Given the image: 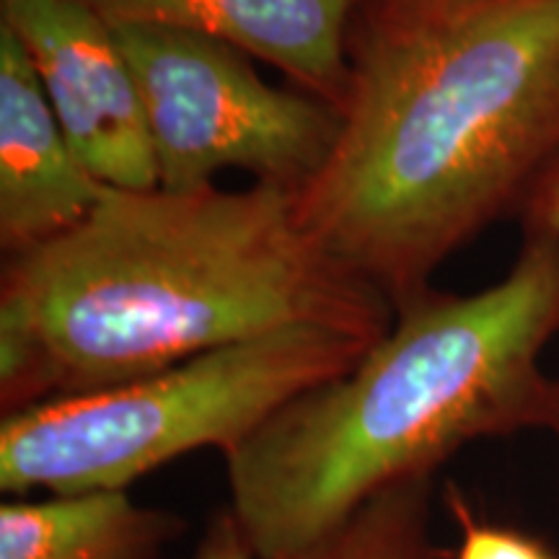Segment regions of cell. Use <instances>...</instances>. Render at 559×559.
Instances as JSON below:
<instances>
[{
  "label": "cell",
  "instance_id": "obj_1",
  "mask_svg": "<svg viewBox=\"0 0 559 559\" xmlns=\"http://www.w3.org/2000/svg\"><path fill=\"white\" fill-rule=\"evenodd\" d=\"M394 306L334 260L298 192L115 190L0 272V412L145 379L317 324L381 340Z\"/></svg>",
  "mask_w": 559,
  "mask_h": 559
},
{
  "label": "cell",
  "instance_id": "obj_2",
  "mask_svg": "<svg viewBox=\"0 0 559 559\" xmlns=\"http://www.w3.org/2000/svg\"><path fill=\"white\" fill-rule=\"evenodd\" d=\"M332 156L298 192L313 239L394 306L521 202L559 151V0L370 11Z\"/></svg>",
  "mask_w": 559,
  "mask_h": 559
},
{
  "label": "cell",
  "instance_id": "obj_3",
  "mask_svg": "<svg viewBox=\"0 0 559 559\" xmlns=\"http://www.w3.org/2000/svg\"><path fill=\"white\" fill-rule=\"evenodd\" d=\"M559 334V236H526L485 290L428 288L345 373L285 404L226 453L228 508L257 559L321 539L383 489L464 445L544 430Z\"/></svg>",
  "mask_w": 559,
  "mask_h": 559
},
{
  "label": "cell",
  "instance_id": "obj_4",
  "mask_svg": "<svg viewBox=\"0 0 559 559\" xmlns=\"http://www.w3.org/2000/svg\"><path fill=\"white\" fill-rule=\"evenodd\" d=\"M373 342L334 326H288L122 386L11 412L0 419V489L11 498L128 489L187 453L226 456Z\"/></svg>",
  "mask_w": 559,
  "mask_h": 559
},
{
  "label": "cell",
  "instance_id": "obj_5",
  "mask_svg": "<svg viewBox=\"0 0 559 559\" xmlns=\"http://www.w3.org/2000/svg\"><path fill=\"white\" fill-rule=\"evenodd\" d=\"M135 73L158 187L200 190L241 169L257 185L300 192L324 169L340 109L257 75L247 52L160 24H111Z\"/></svg>",
  "mask_w": 559,
  "mask_h": 559
},
{
  "label": "cell",
  "instance_id": "obj_6",
  "mask_svg": "<svg viewBox=\"0 0 559 559\" xmlns=\"http://www.w3.org/2000/svg\"><path fill=\"white\" fill-rule=\"evenodd\" d=\"M83 166L115 190L158 187L143 96L107 19L81 0H3Z\"/></svg>",
  "mask_w": 559,
  "mask_h": 559
},
{
  "label": "cell",
  "instance_id": "obj_7",
  "mask_svg": "<svg viewBox=\"0 0 559 559\" xmlns=\"http://www.w3.org/2000/svg\"><path fill=\"white\" fill-rule=\"evenodd\" d=\"M104 192L62 130L21 39L0 21V249L21 254L86 218Z\"/></svg>",
  "mask_w": 559,
  "mask_h": 559
},
{
  "label": "cell",
  "instance_id": "obj_8",
  "mask_svg": "<svg viewBox=\"0 0 559 559\" xmlns=\"http://www.w3.org/2000/svg\"><path fill=\"white\" fill-rule=\"evenodd\" d=\"M109 24H160L226 41L342 109L360 0H81Z\"/></svg>",
  "mask_w": 559,
  "mask_h": 559
},
{
  "label": "cell",
  "instance_id": "obj_9",
  "mask_svg": "<svg viewBox=\"0 0 559 559\" xmlns=\"http://www.w3.org/2000/svg\"><path fill=\"white\" fill-rule=\"evenodd\" d=\"M185 531L179 513L140 506L128 489L9 498L0 559H158Z\"/></svg>",
  "mask_w": 559,
  "mask_h": 559
},
{
  "label": "cell",
  "instance_id": "obj_10",
  "mask_svg": "<svg viewBox=\"0 0 559 559\" xmlns=\"http://www.w3.org/2000/svg\"><path fill=\"white\" fill-rule=\"evenodd\" d=\"M432 485L409 479L383 489L321 539L277 559H451L432 534Z\"/></svg>",
  "mask_w": 559,
  "mask_h": 559
},
{
  "label": "cell",
  "instance_id": "obj_11",
  "mask_svg": "<svg viewBox=\"0 0 559 559\" xmlns=\"http://www.w3.org/2000/svg\"><path fill=\"white\" fill-rule=\"evenodd\" d=\"M445 508L459 531L451 559H559V551L542 536L510 523L481 519L459 487L449 485Z\"/></svg>",
  "mask_w": 559,
  "mask_h": 559
},
{
  "label": "cell",
  "instance_id": "obj_12",
  "mask_svg": "<svg viewBox=\"0 0 559 559\" xmlns=\"http://www.w3.org/2000/svg\"><path fill=\"white\" fill-rule=\"evenodd\" d=\"M523 236H559V151L519 207Z\"/></svg>",
  "mask_w": 559,
  "mask_h": 559
},
{
  "label": "cell",
  "instance_id": "obj_13",
  "mask_svg": "<svg viewBox=\"0 0 559 559\" xmlns=\"http://www.w3.org/2000/svg\"><path fill=\"white\" fill-rule=\"evenodd\" d=\"M190 559H257L230 508H221L202 531Z\"/></svg>",
  "mask_w": 559,
  "mask_h": 559
},
{
  "label": "cell",
  "instance_id": "obj_14",
  "mask_svg": "<svg viewBox=\"0 0 559 559\" xmlns=\"http://www.w3.org/2000/svg\"><path fill=\"white\" fill-rule=\"evenodd\" d=\"M481 0H379L376 9L383 13H402V16H430V13H449L466 9Z\"/></svg>",
  "mask_w": 559,
  "mask_h": 559
},
{
  "label": "cell",
  "instance_id": "obj_15",
  "mask_svg": "<svg viewBox=\"0 0 559 559\" xmlns=\"http://www.w3.org/2000/svg\"><path fill=\"white\" fill-rule=\"evenodd\" d=\"M544 430H549L559 443V376L551 381L549 402H547V415H544Z\"/></svg>",
  "mask_w": 559,
  "mask_h": 559
}]
</instances>
